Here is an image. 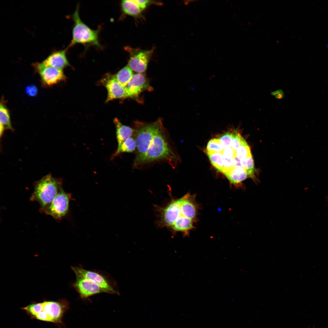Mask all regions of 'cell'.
I'll return each instance as SVG.
<instances>
[{
  "label": "cell",
  "mask_w": 328,
  "mask_h": 328,
  "mask_svg": "<svg viewBox=\"0 0 328 328\" xmlns=\"http://www.w3.org/2000/svg\"><path fill=\"white\" fill-rule=\"evenodd\" d=\"M234 167V158L224 157V168L223 173L228 171Z\"/></svg>",
  "instance_id": "4316f807"
},
{
  "label": "cell",
  "mask_w": 328,
  "mask_h": 328,
  "mask_svg": "<svg viewBox=\"0 0 328 328\" xmlns=\"http://www.w3.org/2000/svg\"><path fill=\"white\" fill-rule=\"evenodd\" d=\"M271 94L278 100L282 99L284 96V93L282 90H278L272 92Z\"/></svg>",
  "instance_id": "4dcf8cb0"
},
{
  "label": "cell",
  "mask_w": 328,
  "mask_h": 328,
  "mask_svg": "<svg viewBox=\"0 0 328 328\" xmlns=\"http://www.w3.org/2000/svg\"><path fill=\"white\" fill-rule=\"evenodd\" d=\"M245 140L237 130L232 132V137L231 147L236 151L238 147Z\"/></svg>",
  "instance_id": "cb8c5ba5"
},
{
  "label": "cell",
  "mask_w": 328,
  "mask_h": 328,
  "mask_svg": "<svg viewBox=\"0 0 328 328\" xmlns=\"http://www.w3.org/2000/svg\"><path fill=\"white\" fill-rule=\"evenodd\" d=\"M102 82L108 91L106 102L114 99L128 97L125 87L121 85L118 82L114 75L107 74L103 79Z\"/></svg>",
  "instance_id": "30bf717a"
},
{
  "label": "cell",
  "mask_w": 328,
  "mask_h": 328,
  "mask_svg": "<svg viewBox=\"0 0 328 328\" xmlns=\"http://www.w3.org/2000/svg\"><path fill=\"white\" fill-rule=\"evenodd\" d=\"M25 92L27 95L29 96L34 97L37 94L38 89L35 85H29L26 87Z\"/></svg>",
  "instance_id": "f1b7e54d"
},
{
  "label": "cell",
  "mask_w": 328,
  "mask_h": 328,
  "mask_svg": "<svg viewBox=\"0 0 328 328\" xmlns=\"http://www.w3.org/2000/svg\"><path fill=\"white\" fill-rule=\"evenodd\" d=\"M232 137V132H227L219 137L218 139L224 149L231 147Z\"/></svg>",
  "instance_id": "484cf974"
},
{
  "label": "cell",
  "mask_w": 328,
  "mask_h": 328,
  "mask_svg": "<svg viewBox=\"0 0 328 328\" xmlns=\"http://www.w3.org/2000/svg\"><path fill=\"white\" fill-rule=\"evenodd\" d=\"M72 19L73 25L72 39L67 49L77 44H82L85 47L94 46L102 49L99 40L100 29L93 30L82 21L79 14V5L72 15Z\"/></svg>",
  "instance_id": "277c9868"
},
{
  "label": "cell",
  "mask_w": 328,
  "mask_h": 328,
  "mask_svg": "<svg viewBox=\"0 0 328 328\" xmlns=\"http://www.w3.org/2000/svg\"><path fill=\"white\" fill-rule=\"evenodd\" d=\"M43 307L42 302H41L30 304L22 308V309L34 318L37 314L42 310Z\"/></svg>",
  "instance_id": "d4e9b609"
},
{
  "label": "cell",
  "mask_w": 328,
  "mask_h": 328,
  "mask_svg": "<svg viewBox=\"0 0 328 328\" xmlns=\"http://www.w3.org/2000/svg\"><path fill=\"white\" fill-rule=\"evenodd\" d=\"M212 164L220 172H222L224 168V157L222 153H207Z\"/></svg>",
  "instance_id": "ffe728a7"
},
{
  "label": "cell",
  "mask_w": 328,
  "mask_h": 328,
  "mask_svg": "<svg viewBox=\"0 0 328 328\" xmlns=\"http://www.w3.org/2000/svg\"><path fill=\"white\" fill-rule=\"evenodd\" d=\"M114 122L116 128L118 145L121 144L128 138L134 135L135 130L134 128L123 125L117 118L114 119Z\"/></svg>",
  "instance_id": "5bb4252c"
},
{
  "label": "cell",
  "mask_w": 328,
  "mask_h": 328,
  "mask_svg": "<svg viewBox=\"0 0 328 328\" xmlns=\"http://www.w3.org/2000/svg\"><path fill=\"white\" fill-rule=\"evenodd\" d=\"M128 97H136L143 91H151L148 80L143 73H137L125 87Z\"/></svg>",
  "instance_id": "8fae6325"
},
{
  "label": "cell",
  "mask_w": 328,
  "mask_h": 328,
  "mask_svg": "<svg viewBox=\"0 0 328 328\" xmlns=\"http://www.w3.org/2000/svg\"><path fill=\"white\" fill-rule=\"evenodd\" d=\"M67 50L66 49L53 52L42 62L46 66L63 70L70 65L66 55Z\"/></svg>",
  "instance_id": "4fadbf2b"
},
{
  "label": "cell",
  "mask_w": 328,
  "mask_h": 328,
  "mask_svg": "<svg viewBox=\"0 0 328 328\" xmlns=\"http://www.w3.org/2000/svg\"><path fill=\"white\" fill-rule=\"evenodd\" d=\"M240 162L241 166L246 170L249 177L254 179L255 168L252 155L245 159L240 160Z\"/></svg>",
  "instance_id": "603a6c76"
},
{
  "label": "cell",
  "mask_w": 328,
  "mask_h": 328,
  "mask_svg": "<svg viewBox=\"0 0 328 328\" xmlns=\"http://www.w3.org/2000/svg\"><path fill=\"white\" fill-rule=\"evenodd\" d=\"M121 7L125 14L132 16H138L142 12L136 0H122Z\"/></svg>",
  "instance_id": "e0dca14e"
},
{
  "label": "cell",
  "mask_w": 328,
  "mask_h": 328,
  "mask_svg": "<svg viewBox=\"0 0 328 328\" xmlns=\"http://www.w3.org/2000/svg\"><path fill=\"white\" fill-rule=\"evenodd\" d=\"M224 157L227 158H234L236 157V151L230 147L224 149L222 152Z\"/></svg>",
  "instance_id": "83f0119b"
},
{
  "label": "cell",
  "mask_w": 328,
  "mask_h": 328,
  "mask_svg": "<svg viewBox=\"0 0 328 328\" xmlns=\"http://www.w3.org/2000/svg\"><path fill=\"white\" fill-rule=\"evenodd\" d=\"M4 97L1 99L0 106V136L1 137L4 130H14L12 125L10 112L6 106Z\"/></svg>",
  "instance_id": "9a60e30c"
},
{
  "label": "cell",
  "mask_w": 328,
  "mask_h": 328,
  "mask_svg": "<svg viewBox=\"0 0 328 328\" xmlns=\"http://www.w3.org/2000/svg\"><path fill=\"white\" fill-rule=\"evenodd\" d=\"M135 130L137 147L134 168L161 160L175 167L179 158L170 144L162 119L141 122Z\"/></svg>",
  "instance_id": "6da1fadb"
},
{
  "label": "cell",
  "mask_w": 328,
  "mask_h": 328,
  "mask_svg": "<svg viewBox=\"0 0 328 328\" xmlns=\"http://www.w3.org/2000/svg\"><path fill=\"white\" fill-rule=\"evenodd\" d=\"M75 289L82 299L101 293H106L105 291L95 282L89 279L76 278L73 284Z\"/></svg>",
  "instance_id": "7c38bea8"
},
{
  "label": "cell",
  "mask_w": 328,
  "mask_h": 328,
  "mask_svg": "<svg viewBox=\"0 0 328 328\" xmlns=\"http://www.w3.org/2000/svg\"><path fill=\"white\" fill-rule=\"evenodd\" d=\"M234 167L242 166L241 164L240 160L237 157L234 158Z\"/></svg>",
  "instance_id": "1f68e13d"
},
{
  "label": "cell",
  "mask_w": 328,
  "mask_h": 328,
  "mask_svg": "<svg viewBox=\"0 0 328 328\" xmlns=\"http://www.w3.org/2000/svg\"><path fill=\"white\" fill-rule=\"evenodd\" d=\"M32 66L39 75L44 86L51 87L66 80L63 70L46 66L42 62L33 63Z\"/></svg>",
  "instance_id": "ba28073f"
},
{
  "label": "cell",
  "mask_w": 328,
  "mask_h": 328,
  "mask_svg": "<svg viewBox=\"0 0 328 328\" xmlns=\"http://www.w3.org/2000/svg\"><path fill=\"white\" fill-rule=\"evenodd\" d=\"M141 10L143 11L150 3L152 1L148 0H136Z\"/></svg>",
  "instance_id": "f546056e"
},
{
  "label": "cell",
  "mask_w": 328,
  "mask_h": 328,
  "mask_svg": "<svg viewBox=\"0 0 328 328\" xmlns=\"http://www.w3.org/2000/svg\"><path fill=\"white\" fill-rule=\"evenodd\" d=\"M42 303V310L47 314L49 322L61 323L64 313L69 308L68 301L65 299H61L57 301H44Z\"/></svg>",
  "instance_id": "9c48e42d"
},
{
  "label": "cell",
  "mask_w": 328,
  "mask_h": 328,
  "mask_svg": "<svg viewBox=\"0 0 328 328\" xmlns=\"http://www.w3.org/2000/svg\"><path fill=\"white\" fill-rule=\"evenodd\" d=\"M71 269L75 275L76 278L91 280L101 287L106 293L119 294L116 282L104 273L76 266L71 267Z\"/></svg>",
  "instance_id": "5b68a950"
},
{
  "label": "cell",
  "mask_w": 328,
  "mask_h": 328,
  "mask_svg": "<svg viewBox=\"0 0 328 328\" xmlns=\"http://www.w3.org/2000/svg\"><path fill=\"white\" fill-rule=\"evenodd\" d=\"M137 145L135 137L132 136L126 139L121 144L118 145V148L112 158L123 153L133 152L136 149Z\"/></svg>",
  "instance_id": "ac0fdd59"
},
{
  "label": "cell",
  "mask_w": 328,
  "mask_h": 328,
  "mask_svg": "<svg viewBox=\"0 0 328 328\" xmlns=\"http://www.w3.org/2000/svg\"><path fill=\"white\" fill-rule=\"evenodd\" d=\"M73 199L71 194L66 192L62 187L50 205L41 213L50 215L59 221L68 214L70 202Z\"/></svg>",
  "instance_id": "8992f818"
},
{
  "label": "cell",
  "mask_w": 328,
  "mask_h": 328,
  "mask_svg": "<svg viewBox=\"0 0 328 328\" xmlns=\"http://www.w3.org/2000/svg\"><path fill=\"white\" fill-rule=\"evenodd\" d=\"M124 49L128 52L130 56L127 65L132 71L137 73H144L146 70L153 49L144 50L129 46L125 47Z\"/></svg>",
  "instance_id": "52a82bcc"
},
{
  "label": "cell",
  "mask_w": 328,
  "mask_h": 328,
  "mask_svg": "<svg viewBox=\"0 0 328 328\" xmlns=\"http://www.w3.org/2000/svg\"><path fill=\"white\" fill-rule=\"evenodd\" d=\"M170 200L165 205H155L158 217L156 224L160 228L166 227L175 234L180 232L187 234L193 227V221L186 217L182 208L180 199L173 197L169 192Z\"/></svg>",
  "instance_id": "7a4b0ae2"
},
{
  "label": "cell",
  "mask_w": 328,
  "mask_h": 328,
  "mask_svg": "<svg viewBox=\"0 0 328 328\" xmlns=\"http://www.w3.org/2000/svg\"><path fill=\"white\" fill-rule=\"evenodd\" d=\"M223 173L230 181L234 184H238L249 177L246 170L242 166L234 167Z\"/></svg>",
  "instance_id": "2e32d148"
},
{
  "label": "cell",
  "mask_w": 328,
  "mask_h": 328,
  "mask_svg": "<svg viewBox=\"0 0 328 328\" xmlns=\"http://www.w3.org/2000/svg\"><path fill=\"white\" fill-rule=\"evenodd\" d=\"M33 191L30 198L31 201H36L40 205L41 213L51 203L62 187V182L48 174L35 183Z\"/></svg>",
  "instance_id": "3957f363"
},
{
  "label": "cell",
  "mask_w": 328,
  "mask_h": 328,
  "mask_svg": "<svg viewBox=\"0 0 328 328\" xmlns=\"http://www.w3.org/2000/svg\"><path fill=\"white\" fill-rule=\"evenodd\" d=\"M224 149L218 138H213L208 142L206 148V153H222Z\"/></svg>",
  "instance_id": "44dd1931"
},
{
  "label": "cell",
  "mask_w": 328,
  "mask_h": 328,
  "mask_svg": "<svg viewBox=\"0 0 328 328\" xmlns=\"http://www.w3.org/2000/svg\"><path fill=\"white\" fill-rule=\"evenodd\" d=\"M251 155L250 147L246 141L240 145L236 151V157L240 160L245 159Z\"/></svg>",
  "instance_id": "7402d4cb"
},
{
  "label": "cell",
  "mask_w": 328,
  "mask_h": 328,
  "mask_svg": "<svg viewBox=\"0 0 328 328\" xmlns=\"http://www.w3.org/2000/svg\"><path fill=\"white\" fill-rule=\"evenodd\" d=\"M134 74L132 69L127 65L120 70L115 75L118 82L125 87L132 78Z\"/></svg>",
  "instance_id": "d6986e66"
}]
</instances>
